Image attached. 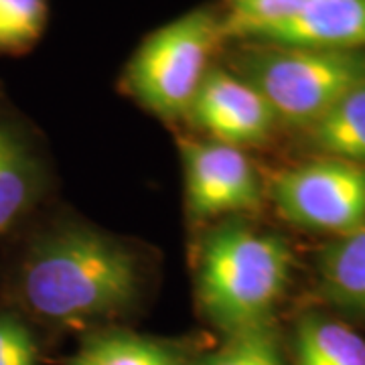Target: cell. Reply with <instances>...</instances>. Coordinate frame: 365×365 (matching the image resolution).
<instances>
[{"label":"cell","mask_w":365,"mask_h":365,"mask_svg":"<svg viewBox=\"0 0 365 365\" xmlns=\"http://www.w3.org/2000/svg\"><path fill=\"white\" fill-rule=\"evenodd\" d=\"M189 365H284L272 325L223 337L222 345L197 355Z\"/></svg>","instance_id":"9a60e30c"},{"label":"cell","mask_w":365,"mask_h":365,"mask_svg":"<svg viewBox=\"0 0 365 365\" xmlns=\"http://www.w3.org/2000/svg\"><path fill=\"white\" fill-rule=\"evenodd\" d=\"M278 213L302 230L333 237L365 225V167L317 157L280 170L270 182Z\"/></svg>","instance_id":"5b68a950"},{"label":"cell","mask_w":365,"mask_h":365,"mask_svg":"<svg viewBox=\"0 0 365 365\" xmlns=\"http://www.w3.org/2000/svg\"><path fill=\"white\" fill-rule=\"evenodd\" d=\"M143 284V264L126 242L63 222L26 242L9 276V299L16 313L39 323L81 327L126 313Z\"/></svg>","instance_id":"6da1fadb"},{"label":"cell","mask_w":365,"mask_h":365,"mask_svg":"<svg viewBox=\"0 0 365 365\" xmlns=\"http://www.w3.org/2000/svg\"><path fill=\"white\" fill-rule=\"evenodd\" d=\"M290 272L292 252L284 237L242 217H225L203 235L199 248V309L223 337L272 325Z\"/></svg>","instance_id":"7a4b0ae2"},{"label":"cell","mask_w":365,"mask_h":365,"mask_svg":"<svg viewBox=\"0 0 365 365\" xmlns=\"http://www.w3.org/2000/svg\"><path fill=\"white\" fill-rule=\"evenodd\" d=\"M311 49H365V0H313L258 41Z\"/></svg>","instance_id":"9c48e42d"},{"label":"cell","mask_w":365,"mask_h":365,"mask_svg":"<svg viewBox=\"0 0 365 365\" xmlns=\"http://www.w3.org/2000/svg\"><path fill=\"white\" fill-rule=\"evenodd\" d=\"M222 13L199 6L153 31L132 53L124 90L163 120L187 116L223 43Z\"/></svg>","instance_id":"277c9868"},{"label":"cell","mask_w":365,"mask_h":365,"mask_svg":"<svg viewBox=\"0 0 365 365\" xmlns=\"http://www.w3.org/2000/svg\"><path fill=\"white\" fill-rule=\"evenodd\" d=\"M227 67L272 108L278 126L307 130L365 81V49H311L240 43Z\"/></svg>","instance_id":"3957f363"},{"label":"cell","mask_w":365,"mask_h":365,"mask_svg":"<svg viewBox=\"0 0 365 365\" xmlns=\"http://www.w3.org/2000/svg\"><path fill=\"white\" fill-rule=\"evenodd\" d=\"M47 185V165L31 132L0 108V237L13 234L37 209Z\"/></svg>","instance_id":"ba28073f"},{"label":"cell","mask_w":365,"mask_h":365,"mask_svg":"<svg viewBox=\"0 0 365 365\" xmlns=\"http://www.w3.org/2000/svg\"><path fill=\"white\" fill-rule=\"evenodd\" d=\"M321 297L345 313L365 317V225L333 237L317 256Z\"/></svg>","instance_id":"30bf717a"},{"label":"cell","mask_w":365,"mask_h":365,"mask_svg":"<svg viewBox=\"0 0 365 365\" xmlns=\"http://www.w3.org/2000/svg\"><path fill=\"white\" fill-rule=\"evenodd\" d=\"M294 365H365V339L329 314L307 313L294 325Z\"/></svg>","instance_id":"4fadbf2b"},{"label":"cell","mask_w":365,"mask_h":365,"mask_svg":"<svg viewBox=\"0 0 365 365\" xmlns=\"http://www.w3.org/2000/svg\"><path fill=\"white\" fill-rule=\"evenodd\" d=\"M67 365H189V359L167 341L126 329H102L86 335Z\"/></svg>","instance_id":"8fae6325"},{"label":"cell","mask_w":365,"mask_h":365,"mask_svg":"<svg viewBox=\"0 0 365 365\" xmlns=\"http://www.w3.org/2000/svg\"><path fill=\"white\" fill-rule=\"evenodd\" d=\"M0 365H41L39 345L23 314L0 311Z\"/></svg>","instance_id":"e0dca14e"},{"label":"cell","mask_w":365,"mask_h":365,"mask_svg":"<svg viewBox=\"0 0 365 365\" xmlns=\"http://www.w3.org/2000/svg\"><path fill=\"white\" fill-rule=\"evenodd\" d=\"M49 0H0V55H21L41 39Z\"/></svg>","instance_id":"2e32d148"},{"label":"cell","mask_w":365,"mask_h":365,"mask_svg":"<svg viewBox=\"0 0 365 365\" xmlns=\"http://www.w3.org/2000/svg\"><path fill=\"white\" fill-rule=\"evenodd\" d=\"M304 134L319 157L365 167V81L345 93Z\"/></svg>","instance_id":"7c38bea8"},{"label":"cell","mask_w":365,"mask_h":365,"mask_svg":"<svg viewBox=\"0 0 365 365\" xmlns=\"http://www.w3.org/2000/svg\"><path fill=\"white\" fill-rule=\"evenodd\" d=\"M187 211L197 222L237 217L260 207L262 185L244 148L217 140L181 143Z\"/></svg>","instance_id":"8992f818"},{"label":"cell","mask_w":365,"mask_h":365,"mask_svg":"<svg viewBox=\"0 0 365 365\" xmlns=\"http://www.w3.org/2000/svg\"><path fill=\"white\" fill-rule=\"evenodd\" d=\"M185 118L209 140L237 148L266 143L278 126L260 91L227 66L209 69Z\"/></svg>","instance_id":"52a82bcc"},{"label":"cell","mask_w":365,"mask_h":365,"mask_svg":"<svg viewBox=\"0 0 365 365\" xmlns=\"http://www.w3.org/2000/svg\"><path fill=\"white\" fill-rule=\"evenodd\" d=\"M313 0H223V39L258 41L284 25Z\"/></svg>","instance_id":"5bb4252c"}]
</instances>
